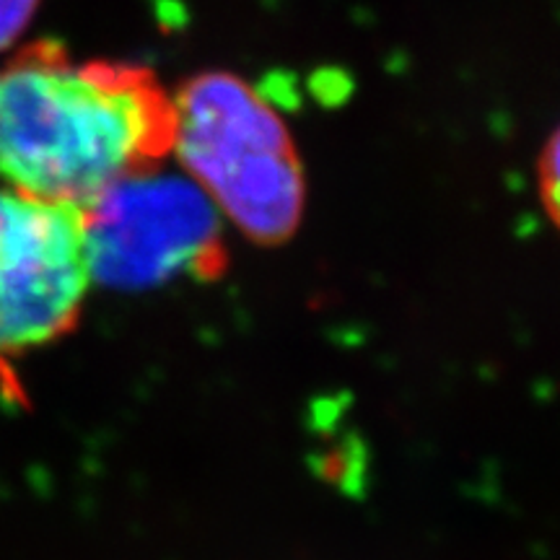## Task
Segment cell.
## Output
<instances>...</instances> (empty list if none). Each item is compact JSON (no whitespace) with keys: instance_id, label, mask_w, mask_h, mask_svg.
<instances>
[{"instance_id":"6da1fadb","label":"cell","mask_w":560,"mask_h":560,"mask_svg":"<svg viewBox=\"0 0 560 560\" xmlns=\"http://www.w3.org/2000/svg\"><path fill=\"white\" fill-rule=\"evenodd\" d=\"M172 94L149 68L34 42L0 62V185L86 206L172 156Z\"/></svg>"},{"instance_id":"7a4b0ae2","label":"cell","mask_w":560,"mask_h":560,"mask_svg":"<svg viewBox=\"0 0 560 560\" xmlns=\"http://www.w3.org/2000/svg\"><path fill=\"white\" fill-rule=\"evenodd\" d=\"M174 104L172 156L247 240L289 242L306 210V174L280 112L229 70L185 81Z\"/></svg>"},{"instance_id":"3957f363","label":"cell","mask_w":560,"mask_h":560,"mask_svg":"<svg viewBox=\"0 0 560 560\" xmlns=\"http://www.w3.org/2000/svg\"><path fill=\"white\" fill-rule=\"evenodd\" d=\"M91 280L109 289H153L223 268L221 215L185 172H136L83 206Z\"/></svg>"},{"instance_id":"277c9868","label":"cell","mask_w":560,"mask_h":560,"mask_svg":"<svg viewBox=\"0 0 560 560\" xmlns=\"http://www.w3.org/2000/svg\"><path fill=\"white\" fill-rule=\"evenodd\" d=\"M91 283L83 206L0 185V374L73 330Z\"/></svg>"},{"instance_id":"5b68a950","label":"cell","mask_w":560,"mask_h":560,"mask_svg":"<svg viewBox=\"0 0 560 560\" xmlns=\"http://www.w3.org/2000/svg\"><path fill=\"white\" fill-rule=\"evenodd\" d=\"M42 0H0V55L16 50L37 19Z\"/></svg>"},{"instance_id":"8992f818","label":"cell","mask_w":560,"mask_h":560,"mask_svg":"<svg viewBox=\"0 0 560 560\" xmlns=\"http://www.w3.org/2000/svg\"><path fill=\"white\" fill-rule=\"evenodd\" d=\"M560 172V138L558 130H552L548 140H545L540 159H537V187H540V200L545 213L552 223H558V179Z\"/></svg>"}]
</instances>
